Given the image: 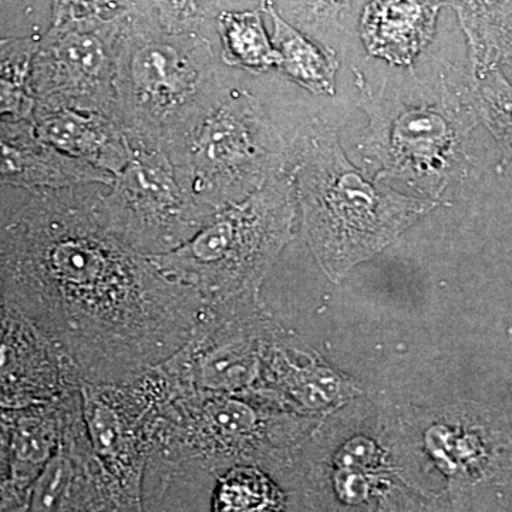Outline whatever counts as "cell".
Returning a JSON list of instances; mask_svg holds the SVG:
<instances>
[{"mask_svg": "<svg viewBox=\"0 0 512 512\" xmlns=\"http://www.w3.org/2000/svg\"><path fill=\"white\" fill-rule=\"evenodd\" d=\"M0 413H3V410H2V409H0Z\"/></svg>", "mask_w": 512, "mask_h": 512, "instance_id": "cell-24", "label": "cell"}, {"mask_svg": "<svg viewBox=\"0 0 512 512\" xmlns=\"http://www.w3.org/2000/svg\"><path fill=\"white\" fill-rule=\"evenodd\" d=\"M136 8V0H53L52 25L69 20L121 18Z\"/></svg>", "mask_w": 512, "mask_h": 512, "instance_id": "cell-21", "label": "cell"}, {"mask_svg": "<svg viewBox=\"0 0 512 512\" xmlns=\"http://www.w3.org/2000/svg\"><path fill=\"white\" fill-rule=\"evenodd\" d=\"M478 97L485 120L490 124L504 153L512 163V86L495 67L481 72Z\"/></svg>", "mask_w": 512, "mask_h": 512, "instance_id": "cell-19", "label": "cell"}, {"mask_svg": "<svg viewBox=\"0 0 512 512\" xmlns=\"http://www.w3.org/2000/svg\"><path fill=\"white\" fill-rule=\"evenodd\" d=\"M453 6L480 72L512 57V0H443Z\"/></svg>", "mask_w": 512, "mask_h": 512, "instance_id": "cell-15", "label": "cell"}, {"mask_svg": "<svg viewBox=\"0 0 512 512\" xmlns=\"http://www.w3.org/2000/svg\"><path fill=\"white\" fill-rule=\"evenodd\" d=\"M313 146L299 170V190L309 241L329 274H343L376 254L429 210L367 183L335 141Z\"/></svg>", "mask_w": 512, "mask_h": 512, "instance_id": "cell-4", "label": "cell"}, {"mask_svg": "<svg viewBox=\"0 0 512 512\" xmlns=\"http://www.w3.org/2000/svg\"><path fill=\"white\" fill-rule=\"evenodd\" d=\"M349 0H308L315 12H338Z\"/></svg>", "mask_w": 512, "mask_h": 512, "instance_id": "cell-22", "label": "cell"}, {"mask_svg": "<svg viewBox=\"0 0 512 512\" xmlns=\"http://www.w3.org/2000/svg\"><path fill=\"white\" fill-rule=\"evenodd\" d=\"M120 512H124V511H120Z\"/></svg>", "mask_w": 512, "mask_h": 512, "instance_id": "cell-26", "label": "cell"}, {"mask_svg": "<svg viewBox=\"0 0 512 512\" xmlns=\"http://www.w3.org/2000/svg\"><path fill=\"white\" fill-rule=\"evenodd\" d=\"M66 400L10 412V474L19 484L35 481L55 456L62 439Z\"/></svg>", "mask_w": 512, "mask_h": 512, "instance_id": "cell-13", "label": "cell"}, {"mask_svg": "<svg viewBox=\"0 0 512 512\" xmlns=\"http://www.w3.org/2000/svg\"><path fill=\"white\" fill-rule=\"evenodd\" d=\"M220 0H153L161 28L170 33L198 32L214 16Z\"/></svg>", "mask_w": 512, "mask_h": 512, "instance_id": "cell-20", "label": "cell"}, {"mask_svg": "<svg viewBox=\"0 0 512 512\" xmlns=\"http://www.w3.org/2000/svg\"><path fill=\"white\" fill-rule=\"evenodd\" d=\"M137 8H150L153 6V0H136Z\"/></svg>", "mask_w": 512, "mask_h": 512, "instance_id": "cell-23", "label": "cell"}, {"mask_svg": "<svg viewBox=\"0 0 512 512\" xmlns=\"http://www.w3.org/2000/svg\"><path fill=\"white\" fill-rule=\"evenodd\" d=\"M293 212L291 181L276 174L247 200L215 212L181 247L148 259L167 278L194 289L210 315L247 312L291 238Z\"/></svg>", "mask_w": 512, "mask_h": 512, "instance_id": "cell-3", "label": "cell"}, {"mask_svg": "<svg viewBox=\"0 0 512 512\" xmlns=\"http://www.w3.org/2000/svg\"><path fill=\"white\" fill-rule=\"evenodd\" d=\"M261 12L256 9L218 15L222 60L229 66L264 73L281 64V55L266 35Z\"/></svg>", "mask_w": 512, "mask_h": 512, "instance_id": "cell-17", "label": "cell"}, {"mask_svg": "<svg viewBox=\"0 0 512 512\" xmlns=\"http://www.w3.org/2000/svg\"><path fill=\"white\" fill-rule=\"evenodd\" d=\"M128 15L52 25L33 59L36 106L99 113L120 123L114 77Z\"/></svg>", "mask_w": 512, "mask_h": 512, "instance_id": "cell-8", "label": "cell"}, {"mask_svg": "<svg viewBox=\"0 0 512 512\" xmlns=\"http://www.w3.org/2000/svg\"><path fill=\"white\" fill-rule=\"evenodd\" d=\"M87 440L117 503L143 510V484L154 429L171 392L158 367L123 383L80 382Z\"/></svg>", "mask_w": 512, "mask_h": 512, "instance_id": "cell-7", "label": "cell"}, {"mask_svg": "<svg viewBox=\"0 0 512 512\" xmlns=\"http://www.w3.org/2000/svg\"><path fill=\"white\" fill-rule=\"evenodd\" d=\"M128 147V163L109 194L92 197L94 215L138 254H167L190 241L215 212L195 197L180 165L130 141Z\"/></svg>", "mask_w": 512, "mask_h": 512, "instance_id": "cell-5", "label": "cell"}, {"mask_svg": "<svg viewBox=\"0 0 512 512\" xmlns=\"http://www.w3.org/2000/svg\"><path fill=\"white\" fill-rule=\"evenodd\" d=\"M282 161L284 144L261 104L235 90L204 121L177 165L198 201L218 212L261 190Z\"/></svg>", "mask_w": 512, "mask_h": 512, "instance_id": "cell-6", "label": "cell"}, {"mask_svg": "<svg viewBox=\"0 0 512 512\" xmlns=\"http://www.w3.org/2000/svg\"><path fill=\"white\" fill-rule=\"evenodd\" d=\"M443 0H372L362 16L363 42L373 56L410 64L433 37Z\"/></svg>", "mask_w": 512, "mask_h": 512, "instance_id": "cell-12", "label": "cell"}, {"mask_svg": "<svg viewBox=\"0 0 512 512\" xmlns=\"http://www.w3.org/2000/svg\"><path fill=\"white\" fill-rule=\"evenodd\" d=\"M39 137L64 156L83 161L116 177L130 157L126 131L99 113L69 107L36 106L32 116Z\"/></svg>", "mask_w": 512, "mask_h": 512, "instance_id": "cell-11", "label": "cell"}, {"mask_svg": "<svg viewBox=\"0 0 512 512\" xmlns=\"http://www.w3.org/2000/svg\"><path fill=\"white\" fill-rule=\"evenodd\" d=\"M210 498V512H284L286 494L264 470L248 464L222 468Z\"/></svg>", "mask_w": 512, "mask_h": 512, "instance_id": "cell-16", "label": "cell"}, {"mask_svg": "<svg viewBox=\"0 0 512 512\" xmlns=\"http://www.w3.org/2000/svg\"><path fill=\"white\" fill-rule=\"evenodd\" d=\"M80 382L72 362L0 296V409L19 412L62 403Z\"/></svg>", "mask_w": 512, "mask_h": 512, "instance_id": "cell-9", "label": "cell"}, {"mask_svg": "<svg viewBox=\"0 0 512 512\" xmlns=\"http://www.w3.org/2000/svg\"><path fill=\"white\" fill-rule=\"evenodd\" d=\"M114 175L64 156L37 134L32 120L0 117V184L60 190L83 184L110 187Z\"/></svg>", "mask_w": 512, "mask_h": 512, "instance_id": "cell-10", "label": "cell"}, {"mask_svg": "<svg viewBox=\"0 0 512 512\" xmlns=\"http://www.w3.org/2000/svg\"><path fill=\"white\" fill-rule=\"evenodd\" d=\"M36 37L0 40V117L32 120L36 101L32 89Z\"/></svg>", "mask_w": 512, "mask_h": 512, "instance_id": "cell-18", "label": "cell"}, {"mask_svg": "<svg viewBox=\"0 0 512 512\" xmlns=\"http://www.w3.org/2000/svg\"><path fill=\"white\" fill-rule=\"evenodd\" d=\"M0 296L96 384L161 365L207 313L194 289L110 234L76 187L36 191L0 229Z\"/></svg>", "mask_w": 512, "mask_h": 512, "instance_id": "cell-1", "label": "cell"}, {"mask_svg": "<svg viewBox=\"0 0 512 512\" xmlns=\"http://www.w3.org/2000/svg\"><path fill=\"white\" fill-rule=\"evenodd\" d=\"M510 62L512 63V57H511V59H510Z\"/></svg>", "mask_w": 512, "mask_h": 512, "instance_id": "cell-25", "label": "cell"}, {"mask_svg": "<svg viewBox=\"0 0 512 512\" xmlns=\"http://www.w3.org/2000/svg\"><path fill=\"white\" fill-rule=\"evenodd\" d=\"M114 89L127 140L175 164L225 96L210 40L200 32H167L153 6L128 15Z\"/></svg>", "mask_w": 512, "mask_h": 512, "instance_id": "cell-2", "label": "cell"}, {"mask_svg": "<svg viewBox=\"0 0 512 512\" xmlns=\"http://www.w3.org/2000/svg\"><path fill=\"white\" fill-rule=\"evenodd\" d=\"M262 12L274 22L272 45L281 55L279 69L315 93H333L338 60L293 28L276 10L275 0H261Z\"/></svg>", "mask_w": 512, "mask_h": 512, "instance_id": "cell-14", "label": "cell"}]
</instances>
